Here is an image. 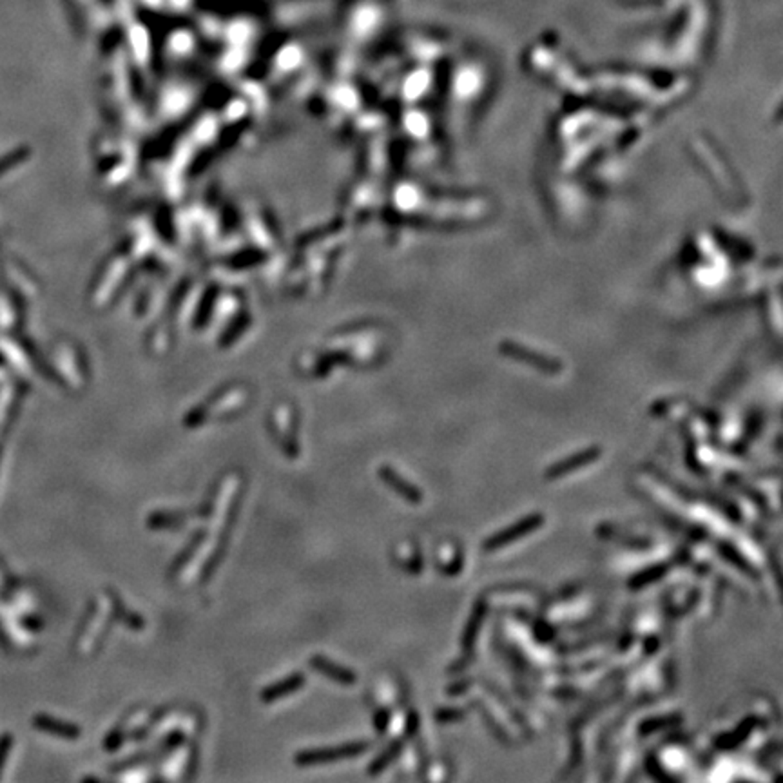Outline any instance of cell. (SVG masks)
<instances>
[{
	"label": "cell",
	"mask_w": 783,
	"mask_h": 783,
	"mask_svg": "<svg viewBox=\"0 0 783 783\" xmlns=\"http://www.w3.org/2000/svg\"><path fill=\"white\" fill-rule=\"evenodd\" d=\"M543 522H544V517L540 515V513H531V515L524 517V519H521V521H517L515 524L508 526V528L501 530L499 533H495L491 535V537L486 538L484 543H482V547H484L486 552H495V550L508 546V544L517 543V540H521L522 537H526V535L531 533V531L538 530V528L543 526Z\"/></svg>",
	"instance_id": "cell-2"
},
{
	"label": "cell",
	"mask_w": 783,
	"mask_h": 783,
	"mask_svg": "<svg viewBox=\"0 0 783 783\" xmlns=\"http://www.w3.org/2000/svg\"><path fill=\"white\" fill-rule=\"evenodd\" d=\"M109 599H111V608L114 609L116 617H118L127 627H132V629H142V627H144V620H142L138 615H135V613L127 611L125 606H123V602L118 599V597L114 595V593H111Z\"/></svg>",
	"instance_id": "cell-10"
},
{
	"label": "cell",
	"mask_w": 783,
	"mask_h": 783,
	"mask_svg": "<svg viewBox=\"0 0 783 783\" xmlns=\"http://www.w3.org/2000/svg\"><path fill=\"white\" fill-rule=\"evenodd\" d=\"M379 477L381 481L385 482L388 488H392L401 499L408 501V503L411 504L423 503V491H421L417 486L411 484V482H408L407 479L401 477L392 466H381Z\"/></svg>",
	"instance_id": "cell-4"
},
{
	"label": "cell",
	"mask_w": 783,
	"mask_h": 783,
	"mask_svg": "<svg viewBox=\"0 0 783 783\" xmlns=\"http://www.w3.org/2000/svg\"><path fill=\"white\" fill-rule=\"evenodd\" d=\"M401 749H403V744H401V742H394V744H390L388 747H386L381 754H377L376 760L370 763V767H368V775H370V776L381 775V772H383V770H385L386 767H388L390 763H392V761H394L395 758L399 756Z\"/></svg>",
	"instance_id": "cell-8"
},
{
	"label": "cell",
	"mask_w": 783,
	"mask_h": 783,
	"mask_svg": "<svg viewBox=\"0 0 783 783\" xmlns=\"http://www.w3.org/2000/svg\"><path fill=\"white\" fill-rule=\"evenodd\" d=\"M482 615H484V606L479 604L477 608H475V611H473L472 618H470L468 627H466V631H464V634H463V646H464V648H472L473 642H475V636H477L479 629H481Z\"/></svg>",
	"instance_id": "cell-11"
},
{
	"label": "cell",
	"mask_w": 783,
	"mask_h": 783,
	"mask_svg": "<svg viewBox=\"0 0 783 783\" xmlns=\"http://www.w3.org/2000/svg\"><path fill=\"white\" fill-rule=\"evenodd\" d=\"M388 722H390L388 711H386V709H381V711H377L376 720H374V723H376V731L385 733L386 727H388Z\"/></svg>",
	"instance_id": "cell-15"
},
{
	"label": "cell",
	"mask_w": 783,
	"mask_h": 783,
	"mask_svg": "<svg viewBox=\"0 0 783 783\" xmlns=\"http://www.w3.org/2000/svg\"><path fill=\"white\" fill-rule=\"evenodd\" d=\"M667 569H669V566L667 564H657V566H651V568L648 569H642L640 573L633 575L629 586L633 587V590L648 586V584H651V582H657L658 578L664 577V575L667 573Z\"/></svg>",
	"instance_id": "cell-9"
},
{
	"label": "cell",
	"mask_w": 783,
	"mask_h": 783,
	"mask_svg": "<svg viewBox=\"0 0 783 783\" xmlns=\"http://www.w3.org/2000/svg\"><path fill=\"white\" fill-rule=\"evenodd\" d=\"M463 714L461 713H450V711H441V713H437V720H441V722H444V720H454V718H461Z\"/></svg>",
	"instance_id": "cell-16"
},
{
	"label": "cell",
	"mask_w": 783,
	"mask_h": 783,
	"mask_svg": "<svg viewBox=\"0 0 783 783\" xmlns=\"http://www.w3.org/2000/svg\"><path fill=\"white\" fill-rule=\"evenodd\" d=\"M39 723H40V727H42V729H46V731H51V733H55V735L66 736V738H76V736L80 735V729L76 726L55 722V720H51V718H40Z\"/></svg>",
	"instance_id": "cell-12"
},
{
	"label": "cell",
	"mask_w": 783,
	"mask_h": 783,
	"mask_svg": "<svg viewBox=\"0 0 783 783\" xmlns=\"http://www.w3.org/2000/svg\"><path fill=\"white\" fill-rule=\"evenodd\" d=\"M600 454H602V450H600L599 447H591V448H586V450L577 451V454L569 455V457H566V459L559 461V463H555L553 466H550V468L546 470V473H544V477H546L547 481H555V479H560L562 475H568V473L575 472V470H580L584 468V466H587V464H591L593 461L599 459Z\"/></svg>",
	"instance_id": "cell-3"
},
{
	"label": "cell",
	"mask_w": 783,
	"mask_h": 783,
	"mask_svg": "<svg viewBox=\"0 0 783 783\" xmlns=\"http://www.w3.org/2000/svg\"><path fill=\"white\" fill-rule=\"evenodd\" d=\"M680 720H682V716L651 718V720H646V722L642 723L640 731H642V735H649V733H655V731H658V729H664L665 726H671V723H679Z\"/></svg>",
	"instance_id": "cell-13"
},
{
	"label": "cell",
	"mask_w": 783,
	"mask_h": 783,
	"mask_svg": "<svg viewBox=\"0 0 783 783\" xmlns=\"http://www.w3.org/2000/svg\"><path fill=\"white\" fill-rule=\"evenodd\" d=\"M187 513H153L147 521L151 530H172V528H182L185 524Z\"/></svg>",
	"instance_id": "cell-7"
},
{
	"label": "cell",
	"mask_w": 783,
	"mask_h": 783,
	"mask_svg": "<svg viewBox=\"0 0 783 783\" xmlns=\"http://www.w3.org/2000/svg\"><path fill=\"white\" fill-rule=\"evenodd\" d=\"M123 740H125V733H123L122 727L113 729V731L107 735V738H105V749H107V751H116V749L122 747Z\"/></svg>",
	"instance_id": "cell-14"
},
{
	"label": "cell",
	"mask_w": 783,
	"mask_h": 783,
	"mask_svg": "<svg viewBox=\"0 0 783 783\" xmlns=\"http://www.w3.org/2000/svg\"><path fill=\"white\" fill-rule=\"evenodd\" d=\"M303 686H305V676H303L301 673H294L290 674V676H287V679L280 680V682L265 687V689L259 693V698H261V702H265V704H272V702H278L281 700V698H285L287 695H292V693H296L298 689H301Z\"/></svg>",
	"instance_id": "cell-6"
},
{
	"label": "cell",
	"mask_w": 783,
	"mask_h": 783,
	"mask_svg": "<svg viewBox=\"0 0 783 783\" xmlns=\"http://www.w3.org/2000/svg\"><path fill=\"white\" fill-rule=\"evenodd\" d=\"M311 667L315 671H320L321 674H325L327 679L334 680V682L337 683H343V686H354L355 683V673L350 669H346V667H343V665L336 664V662L329 660V658L321 657V655H315V657L311 658Z\"/></svg>",
	"instance_id": "cell-5"
},
{
	"label": "cell",
	"mask_w": 783,
	"mask_h": 783,
	"mask_svg": "<svg viewBox=\"0 0 783 783\" xmlns=\"http://www.w3.org/2000/svg\"><path fill=\"white\" fill-rule=\"evenodd\" d=\"M370 749V742H354V744H345L339 747H325L312 749V751H301L296 754L294 761L298 765H314V763H325V761H336L343 758H355L363 754Z\"/></svg>",
	"instance_id": "cell-1"
}]
</instances>
